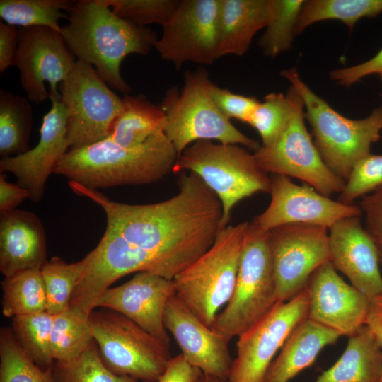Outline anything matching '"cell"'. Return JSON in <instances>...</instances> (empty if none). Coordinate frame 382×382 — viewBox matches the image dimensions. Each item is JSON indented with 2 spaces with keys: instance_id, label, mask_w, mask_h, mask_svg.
I'll return each instance as SVG.
<instances>
[{
  "instance_id": "obj_1",
  "label": "cell",
  "mask_w": 382,
  "mask_h": 382,
  "mask_svg": "<svg viewBox=\"0 0 382 382\" xmlns=\"http://www.w3.org/2000/svg\"><path fill=\"white\" fill-rule=\"evenodd\" d=\"M71 190L104 210L107 225L129 245L156 257L173 278L212 245L221 230L222 205L196 174L183 173L178 192L163 202L128 204L69 181Z\"/></svg>"
},
{
  "instance_id": "obj_2",
  "label": "cell",
  "mask_w": 382,
  "mask_h": 382,
  "mask_svg": "<svg viewBox=\"0 0 382 382\" xmlns=\"http://www.w3.org/2000/svg\"><path fill=\"white\" fill-rule=\"evenodd\" d=\"M68 14L60 33L69 50L94 66L107 84L129 94L131 88L121 75V63L131 54H148L158 40L156 33L119 17L103 0L76 1Z\"/></svg>"
},
{
  "instance_id": "obj_3",
  "label": "cell",
  "mask_w": 382,
  "mask_h": 382,
  "mask_svg": "<svg viewBox=\"0 0 382 382\" xmlns=\"http://www.w3.org/2000/svg\"><path fill=\"white\" fill-rule=\"evenodd\" d=\"M179 155L165 132L132 148L106 138L93 144L71 149L61 158L54 173L97 190L121 185L157 182L172 172Z\"/></svg>"
},
{
  "instance_id": "obj_4",
  "label": "cell",
  "mask_w": 382,
  "mask_h": 382,
  "mask_svg": "<svg viewBox=\"0 0 382 382\" xmlns=\"http://www.w3.org/2000/svg\"><path fill=\"white\" fill-rule=\"evenodd\" d=\"M301 96L312 128L313 143L328 168L347 182L354 165L370 154L371 145L379 140L382 129V107L361 120H351L338 113L316 95L299 76L295 67L282 70Z\"/></svg>"
},
{
  "instance_id": "obj_5",
  "label": "cell",
  "mask_w": 382,
  "mask_h": 382,
  "mask_svg": "<svg viewBox=\"0 0 382 382\" xmlns=\"http://www.w3.org/2000/svg\"><path fill=\"white\" fill-rule=\"evenodd\" d=\"M212 83L203 68L187 71L183 88L168 89L158 105L166 116L165 134L178 155L201 140H216L256 151L259 143L239 131L216 105L210 93Z\"/></svg>"
},
{
  "instance_id": "obj_6",
  "label": "cell",
  "mask_w": 382,
  "mask_h": 382,
  "mask_svg": "<svg viewBox=\"0 0 382 382\" xmlns=\"http://www.w3.org/2000/svg\"><path fill=\"white\" fill-rule=\"evenodd\" d=\"M248 226L221 228L208 250L173 279L177 297L209 327L232 296Z\"/></svg>"
},
{
  "instance_id": "obj_7",
  "label": "cell",
  "mask_w": 382,
  "mask_h": 382,
  "mask_svg": "<svg viewBox=\"0 0 382 382\" xmlns=\"http://www.w3.org/2000/svg\"><path fill=\"white\" fill-rule=\"evenodd\" d=\"M277 303L269 231L253 220L244 237L232 296L211 328L231 340L254 325Z\"/></svg>"
},
{
  "instance_id": "obj_8",
  "label": "cell",
  "mask_w": 382,
  "mask_h": 382,
  "mask_svg": "<svg viewBox=\"0 0 382 382\" xmlns=\"http://www.w3.org/2000/svg\"><path fill=\"white\" fill-rule=\"evenodd\" d=\"M197 175L216 195L222 205L221 229L227 226L233 207L257 192H269L271 178L253 154L236 144L196 141L179 156L174 172Z\"/></svg>"
},
{
  "instance_id": "obj_9",
  "label": "cell",
  "mask_w": 382,
  "mask_h": 382,
  "mask_svg": "<svg viewBox=\"0 0 382 382\" xmlns=\"http://www.w3.org/2000/svg\"><path fill=\"white\" fill-rule=\"evenodd\" d=\"M91 332L105 366L141 382H158L171 359L169 347L114 311H93Z\"/></svg>"
},
{
  "instance_id": "obj_10",
  "label": "cell",
  "mask_w": 382,
  "mask_h": 382,
  "mask_svg": "<svg viewBox=\"0 0 382 382\" xmlns=\"http://www.w3.org/2000/svg\"><path fill=\"white\" fill-rule=\"evenodd\" d=\"M61 102L66 112L67 141L71 149L106 139L124 108L115 94L90 64L76 59L60 84Z\"/></svg>"
},
{
  "instance_id": "obj_11",
  "label": "cell",
  "mask_w": 382,
  "mask_h": 382,
  "mask_svg": "<svg viewBox=\"0 0 382 382\" xmlns=\"http://www.w3.org/2000/svg\"><path fill=\"white\" fill-rule=\"evenodd\" d=\"M293 88L289 121L273 144L260 145L255 151L256 162L267 173L297 178L327 197L341 193L346 182L336 176L323 161L304 123L303 100Z\"/></svg>"
},
{
  "instance_id": "obj_12",
  "label": "cell",
  "mask_w": 382,
  "mask_h": 382,
  "mask_svg": "<svg viewBox=\"0 0 382 382\" xmlns=\"http://www.w3.org/2000/svg\"><path fill=\"white\" fill-rule=\"evenodd\" d=\"M306 287L284 302H277L263 317L238 336L236 357L228 382H265L277 352L303 319L307 318Z\"/></svg>"
},
{
  "instance_id": "obj_13",
  "label": "cell",
  "mask_w": 382,
  "mask_h": 382,
  "mask_svg": "<svg viewBox=\"0 0 382 382\" xmlns=\"http://www.w3.org/2000/svg\"><path fill=\"white\" fill-rule=\"evenodd\" d=\"M328 229L289 224L269 231L277 302L295 296L316 270L330 260Z\"/></svg>"
},
{
  "instance_id": "obj_14",
  "label": "cell",
  "mask_w": 382,
  "mask_h": 382,
  "mask_svg": "<svg viewBox=\"0 0 382 382\" xmlns=\"http://www.w3.org/2000/svg\"><path fill=\"white\" fill-rule=\"evenodd\" d=\"M14 65L30 100L40 103L47 97L61 99L57 84L64 81L76 60L60 32L47 27L21 28Z\"/></svg>"
},
{
  "instance_id": "obj_15",
  "label": "cell",
  "mask_w": 382,
  "mask_h": 382,
  "mask_svg": "<svg viewBox=\"0 0 382 382\" xmlns=\"http://www.w3.org/2000/svg\"><path fill=\"white\" fill-rule=\"evenodd\" d=\"M219 0H180L154 48L178 69L188 62L212 64L218 59Z\"/></svg>"
},
{
  "instance_id": "obj_16",
  "label": "cell",
  "mask_w": 382,
  "mask_h": 382,
  "mask_svg": "<svg viewBox=\"0 0 382 382\" xmlns=\"http://www.w3.org/2000/svg\"><path fill=\"white\" fill-rule=\"evenodd\" d=\"M271 200L254 221L265 231L289 224H305L330 228L339 220L361 216L358 205L334 201L307 184L298 185L289 177H271Z\"/></svg>"
},
{
  "instance_id": "obj_17",
  "label": "cell",
  "mask_w": 382,
  "mask_h": 382,
  "mask_svg": "<svg viewBox=\"0 0 382 382\" xmlns=\"http://www.w3.org/2000/svg\"><path fill=\"white\" fill-rule=\"evenodd\" d=\"M306 287L308 318L341 336L349 337L365 325L369 298L347 283L330 261L316 270Z\"/></svg>"
},
{
  "instance_id": "obj_18",
  "label": "cell",
  "mask_w": 382,
  "mask_h": 382,
  "mask_svg": "<svg viewBox=\"0 0 382 382\" xmlns=\"http://www.w3.org/2000/svg\"><path fill=\"white\" fill-rule=\"evenodd\" d=\"M174 295L173 279L149 272H139L127 282L104 291L95 307L121 313L170 347L163 316L166 304Z\"/></svg>"
},
{
  "instance_id": "obj_19",
  "label": "cell",
  "mask_w": 382,
  "mask_h": 382,
  "mask_svg": "<svg viewBox=\"0 0 382 382\" xmlns=\"http://www.w3.org/2000/svg\"><path fill=\"white\" fill-rule=\"evenodd\" d=\"M50 99L52 106L43 117L37 144L23 154L0 160V173H13L34 202L41 201L48 177L69 151L66 112L60 99Z\"/></svg>"
},
{
  "instance_id": "obj_20",
  "label": "cell",
  "mask_w": 382,
  "mask_h": 382,
  "mask_svg": "<svg viewBox=\"0 0 382 382\" xmlns=\"http://www.w3.org/2000/svg\"><path fill=\"white\" fill-rule=\"evenodd\" d=\"M163 321L190 364L205 376L228 381L233 361L229 340L205 325L176 295L166 304Z\"/></svg>"
},
{
  "instance_id": "obj_21",
  "label": "cell",
  "mask_w": 382,
  "mask_h": 382,
  "mask_svg": "<svg viewBox=\"0 0 382 382\" xmlns=\"http://www.w3.org/2000/svg\"><path fill=\"white\" fill-rule=\"evenodd\" d=\"M328 229L329 261L335 269L368 298L382 294L378 250L361 216L343 218Z\"/></svg>"
},
{
  "instance_id": "obj_22",
  "label": "cell",
  "mask_w": 382,
  "mask_h": 382,
  "mask_svg": "<svg viewBox=\"0 0 382 382\" xmlns=\"http://www.w3.org/2000/svg\"><path fill=\"white\" fill-rule=\"evenodd\" d=\"M43 226L33 213L14 209L0 216V272L8 277L47 262Z\"/></svg>"
},
{
  "instance_id": "obj_23",
  "label": "cell",
  "mask_w": 382,
  "mask_h": 382,
  "mask_svg": "<svg viewBox=\"0 0 382 382\" xmlns=\"http://www.w3.org/2000/svg\"><path fill=\"white\" fill-rule=\"evenodd\" d=\"M340 337L335 330L306 318L286 340L270 366L265 382H289L311 366L320 351Z\"/></svg>"
},
{
  "instance_id": "obj_24",
  "label": "cell",
  "mask_w": 382,
  "mask_h": 382,
  "mask_svg": "<svg viewBox=\"0 0 382 382\" xmlns=\"http://www.w3.org/2000/svg\"><path fill=\"white\" fill-rule=\"evenodd\" d=\"M269 17L270 0H219L218 58L243 56Z\"/></svg>"
},
{
  "instance_id": "obj_25",
  "label": "cell",
  "mask_w": 382,
  "mask_h": 382,
  "mask_svg": "<svg viewBox=\"0 0 382 382\" xmlns=\"http://www.w3.org/2000/svg\"><path fill=\"white\" fill-rule=\"evenodd\" d=\"M315 382H382V347L366 325L349 337L340 357Z\"/></svg>"
},
{
  "instance_id": "obj_26",
  "label": "cell",
  "mask_w": 382,
  "mask_h": 382,
  "mask_svg": "<svg viewBox=\"0 0 382 382\" xmlns=\"http://www.w3.org/2000/svg\"><path fill=\"white\" fill-rule=\"evenodd\" d=\"M122 101L123 110L113 122L107 138L120 146L132 148L165 132L166 116L159 105L151 103L142 94H126Z\"/></svg>"
},
{
  "instance_id": "obj_27",
  "label": "cell",
  "mask_w": 382,
  "mask_h": 382,
  "mask_svg": "<svg viewBox=\"0 0 382 382\" xmlns=\"http://www.w3.org/2000/svg\"><path fill=\"white\" fill-rule=\"evenodd\" d=\"M33 108L28 98L0 91V155L11 157L29 151Z\"/></svg>"
},
{
  "instance_id": "obj_28",
  "label": "cell",
  "mask_w": 382,
  "mask_h": 382,
  "mask_svg": "<svg viewBox=\"0 0 382 382\" xmlns=\"http://www.w3.org/2000/svg\"><path fill=\"white\" fill-rule=\"evenodd\" d=\"M381 12L382 0L304 1L296 21L295 35L325 20L340 21L352 29L361 18H374Z\"/></svg>"
},
{
  "instance_id": "obj_29",
  "label": "cell",
  "mask_w": 382,
  "mask_h": 382,
  "mask_svg": "<svg viewBox=\"0 0 382 382\" xmlns=\"http://www.w3.org/2000/svg\"><path fill=\"white\" fill-rule=\"evenodd\" d=\"M1 288L2 313L5 317L46 311L47 296L41 270H28L5 277Z\"/></svg>"
},
{
  "instance_id": "obj_30",
  "label": "cell",
  "mask_w": 382,
  "mask_h": 382,
  "mask_svg": "<svg viewBox=\"0 0 382 382\" xmlns=\"http://www.w3.org/2000/svg\"><path fill=\"white\" fill-rule=\"evenodd\" d=\"M94 342L88 316L70 308L53 315L51 351L54 362L78 357Z\"/></svg>"
},
{
  "instance_id": "obj_31",
  "label": "cell",
  "mask_w": 382,
  "mask_h": 382,
  "mask_svg": "<svg viewBox=\"0 0 382 382\" xmlns=\"http://www.w3.org/2000/svg\"><path fill=\"white\" fill-rule=\"evenodd\" d=\"M70 0H1L0 16L5 23L21 28L47 27L61 32L59 21L67 18L75 4Z\"/></svg>"
},
{
  "instance_id": "obj_32",
  "label": "cell",
  "mask_w": 382,
  "mask_h": 382,
  "mask_svg": "<svg viewBox=\"0 0 382 382\" xmlns=\"http://www.w3.org/2000/svg\"><path fill=\"white\" fill-rule=\"evenodd\" d=\"M53 315L47 311L12 318V332L28 357L39 367L52 369L51 351Z\"/></svg>"
},
{
  "instance_id": "obj_33",
  "label": "cell",
  "mask_w": 382,
  "mask_h": 382,
  "mask_svg": "<svg viewBox=\"0 0 382 382\" xmlns=\"http://www.w3.org/2000/svg\"><path fill=\"white\" fill-rule=\"evenodd\" d=\"M89 260L87 254L74 263H67L57 257L47 261L41 269L46 291L47 312L56 315L69 308L71 295Z\"/></svg>"
},
{
  "instance_id": "obj_34",
  "label": "cell",
  "mask_w": 382,
  "mask_h": 382,
  "mask_svg": "<svg viewBox=\"0 0 382 382\" xmlns=\"http://www.w3.org/2000/svg\"><path fill=\"white\" fill-rule=\"evenodd\" d=\"M303 3V0H270L269 21L258 41L265 55L275 57L291 47Z\"/></svg>"
},
{
  "instance_id": "obj_35",
  "label": "cell",
  "mask_w": 382,
  "mask_h": 382,
  "mask_svg": "<svg viewBox=\"0 0 382 382\" xmlns=\"http://www.w3.org/2000/svg\"><path fill=\"white\" fill-rule=\"evenodd\" d=\"M54 382H139L134 378L119 376L104 364L96 341L78 357L55 361L52 367Z\"/></svg>"
},
{
  "instance_id": "obj_36",
  "label": "cell",
  "mask_w": 382,
  "mask_h": 382,
  "mask_svg": "<svg viewBox=\"0 0 382 382\" xmlns=\"http://www.w3.org/2000/svg\"><path fill=\"white\" fill-rule=\"evenodd\" d=\"M0 382H54L52 369H42L33 362L6 328L0 332Z\"/></svg>"
},
{
  "instance_id": "obj_37",
  "label": "cell",
  "mask_w": 382,
  "mask_h": 382,
  "mask_svg": "<svg viewBox=\"0 0 382 382\" xmlns=\"http://www.w3.org/2000/svg\"><path fill=\"white\" fill-rule=\"evenodd\" d=\"M294 88L290 86L286 95H266L253 111L248 124L259 133L262 144H273L286 127L293 109Z\"/></svg>"
},
{
  "instance_id": "obj_38",
  "label": "cell",
  "mask_w": 382,
  "mask_h": 382,
  "mask_svg": "<svg viewBox=\"0 0 382 382\" xmlns=\"http://www.w3.org/2000/svg\"><path fill=\"white\" fill-rule=\"evenodd\" d=\"M119 17L137 26L158 23L162 26L177 9L180 0H103Z\"/></svg>"
},
{
  "instance_id": "obj_39",
  "label": "cell",
  "mask_w": 382,
  "mask_h": 382,
  "mask_svg": "<svg viewBox=\"0 0 382 382\" xmlns=\"http://www.w3.org/2000/svg\"><path fill=\"white\" fill-rule=\"evenodd\" d=\"M382 185V155L369 154L353 167L337 201L351 204Z\"/></svg>"
},
{
  "instance_id": "obj_40",
  "label": "cell",
  "mask_w": 382,
  "mask_h": 382,
  "mask_svg": "<svg viewBox=\"0 0 382 382\" xmlns=\"http://www.w3.org/2000/svg\"><path fill=\"white\" fill-rule=\"evenodd\" d=\"M210 93L216 105L226 117L229 120L236 119L248 124L253 111L260 103L255 97L232 93L214 83Z\"/></svg>"
},
{
  "instance_id": "obj_41",
  "label": "cell",
  "mask_w": 382,
  "mask_h": 382,
  "mask_svg": "<svg viewBox=\"0 0 382 382\" xmlns=\"http://www.w3.org/2000/svg\"><path fill=\"white\" fill-rule=\"evenodd\" d=\"M359 206L364 216V228L376 246L382 267V185L363 196Z\"/></svg>"
},
{
  "instance_id": "obj_42",
  "label": "cell",
  "mask_w": 382,
  "mask_h": 382,
  "mask_svg": "<svg viewBox=\"0 0 382 382\" xmlns=\"http://www.w3.org/2000/svg\"><path fill=\"white\" fill-rule=\"evenodd\" d=\"M374 74L382 75V48L369 60L349 67L330 71V77L337 84L349 87L361 79Z\"/></svg>"
},
{
  "instance_id": "obj_43",
  "label": "cell",
  "mask_w": 382,
  "mask_h": 382,
  "mask_svg": "<svg viewBox=\"0 0 382 382\" xmlns=\"http://www.w3.org/2000/svg\"><path fill=\"white\" fill-rule=\"evenodd\" d=\"M202 373L180 354L171 357L158 382H197Z\"/></svg>"
},
{
  "instance_id": "obj_44",
  "label": "cell",
  "mask_w": 382,
  "mask_h": 382,
  "mask_svg": "<svg viewBox=\"0 0 382 382\" xmlns=\"http://www.w3.org/2000/svg\"><path fill=\"white\" fill-rule=\"evenodd\" d=\"M19 32L16 26L0 21V72L14 65Z\"/></svg>"
},
{
  "instance_id": "obj_45",
  "label": "cell",
  "mask_w": 382,
  "mask_h": 382,
  "mask_svg": "<svg viewBox=\"0 0 382 382\" xmlns=\"http://www.w3.org/2000/svg\"><path fill=\"white\" fill-rule=\"evenodd\" d=\"M29 197L30 193L27 189L7 182L5 174L0 173L1 214L16 209L25 199Z\"/></svg>"
},
{
  "instance_id": "obj_46",
  "label": "cell",
  "mask_w": 382,
  "mask_h": 382,
  "mask_svg": "<svg viewBox=\"0 0 382 382\" xmlns=\"http://www.w3.org/2000/svg\"><path fill=\"white\" fill-rule=\"evenodd\" d=\"M366 325L382 347V294L369 299Z\"/></svg>"
},
{
  "instance_id": "obj_47",
  "label": "cell",
  "mask_w": 382,
  "mask_h": 382,
  "mask_svg": "<svg viewBox=\"0 0 382 382\" xmlns=\"http://www.w3.org/2000/svg\"><path fill=\"white\" fill-rule=\"evenodd\" d=\"M197 382H228V381H223L211 376H205L203 374L197 381Z\"/></svg>"
},
{
  "instance_id": "obj_48",
  "label": "cell",
  "mask_w": 382,
  "mask_h": 382,
  "mask_svg": "<svg viewBox=\"0 0 382 382\" xmlns=\"http://www.w3.org/2000/svg\"><path fill=\"white\" fill-rule=\"evenodd\" d=\"M380 77H381V81H382V75H381Z\"/></svg>"
}]
</instances>
